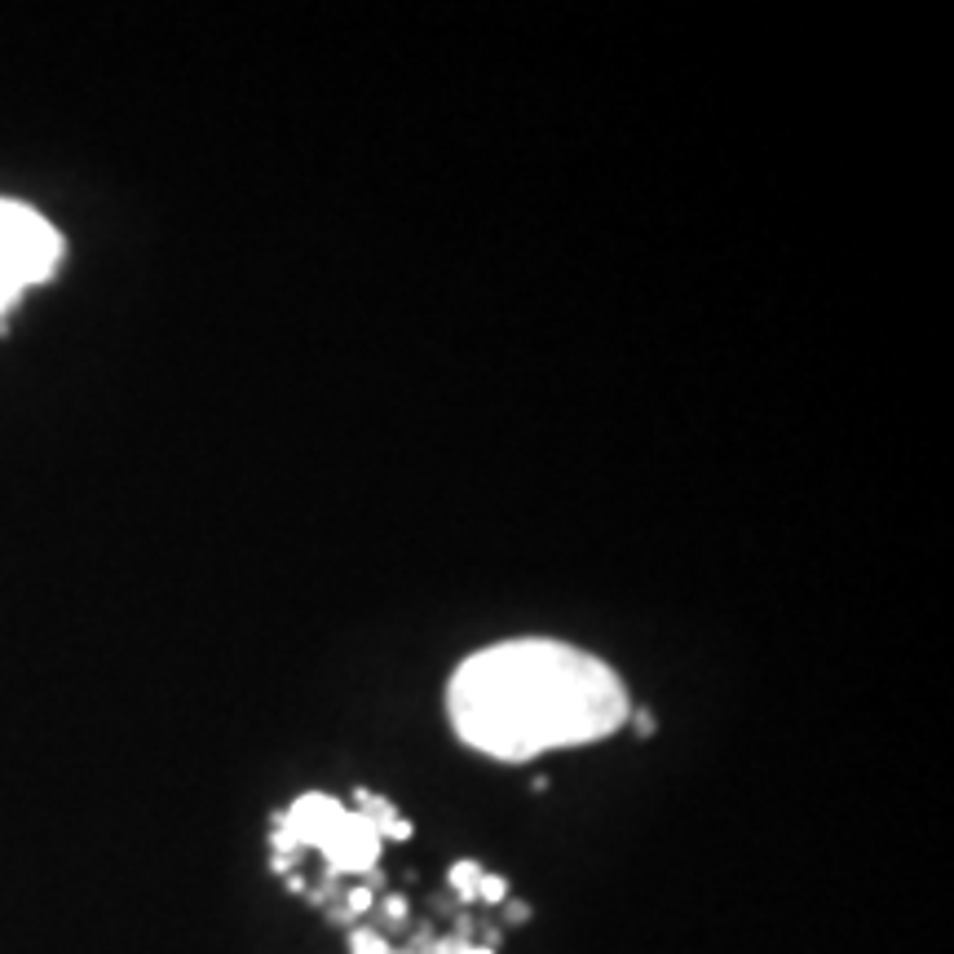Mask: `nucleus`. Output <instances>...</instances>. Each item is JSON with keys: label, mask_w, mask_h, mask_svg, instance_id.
Masks as SVG:
<instances>
[{"label": "nucleus", "mask_w": 954, "mask_h": 954, "mask_svg": "<svg viewBox=\"0 0 954 954\" xmlns=\"http://www.w3.org/2000/svg\"><path fill=\"white\" fill-rule=\"evenodd\" d=\"M447 716L473 752L530 761L619 733L632 703L619 671L597 654L549 637H522L477 650L455 667Z\"/></svg>", "instance_id": "nucleus-1"}, {"label": "nucleus", "mask_w": 954, "mask_h": 954, "mask_svg": "<svg viewBox=\"0 0 954 954\" xmlns=\"http://www.w3.org/2000/svg\"><path fill=\"white\" fill-rule=\"evenodd\" d=\"M279 844H314L336 870H372L380 853V827L367 813H350L327 795H301L284 817Z\"/></svg>", "instance_id": "nucleus-2"}, {"label": "nucleus", "mask_w": 954, "mask_h": 954, "mask_svg": "<svg viewBox=\"0 0 954 954\" xmlns=\"http://www.w3.org/2000/svg\"><path fill=\"white\" fill-rule=\"evenodd\" d=\"M62 256V235L27 203L0 199V314L27 288L45 284Z\"/></svg>", "instance_id": "nucleus-3"}, {"label": "nucleus", "mask_w": 954, "mask_h": 954, "mask_svg": "<svg viewBox=\"0 0 954 954\" xmlns=\"http://www.w3.org/2000/svg\"><path fill=\"white\" fill-rule=\"evenodd\" d=\"M477 879H482V870H477L473 862H460V866L451 870V883H455L464 897H477Z\"/></svg>", "instance_id": "nucleus-4"}, {"label": "nucleus", "mask_w": 954, "mask_h": 954, "mask_svg": "<svg viewBox=\"0 0 954 954\" xmlns=\"http://www.w3.org/2000/svg\"><path fill=\"white\" fill-rule=\"evenodd\" d=\"M354 954H385V941L376 932H354Z\"/></svg>", "instance_id": "nucleus-5"}, {"label": "nucleus", "mask_w": 954, "mask_h": 954, "mask_svg": "<svg viewBox=\"0 0 954 954\" xmlns=\"http://www.w3.org/2000/svg\"><path fill=\"white\" fill-rule=\"evenodd\" d=\"M477 893L491 897V902H500V897H504V879H477Z\"/></svg>", "instance_id": "nucleus-6"}, {"label": "nucleus", "mask_w": 954, "mask_h": 954, "mask_svg": "<svg viewBox=\"0 0 954 954\" xmlns=\"http://www.w3.org/2000/svg\"><path fill=\"white\" fill-rule=\"evenodd\" d=\"M460 954H491V950H460Z\"/></svg>", "instance_id": "nucleus-7"}]
</instances>
